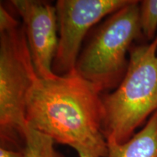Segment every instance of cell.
<instances>
[{"instance_id":"6da1fadb","label":"cell","mask_w":157,"mask_h":157,"mask_svg":"<svg viewBox=\"0 0 157 157\" xmlns=\"http://www.w3.org/2000/svg\"><path fill=\"white\" fill-rule=\"evenodd\" d=\"M102 93L76 72L37 80L29 94L28 127L91 157H107Z\"/></svg>"},{"instance_id":"7a4b0ae2","label":"cell","mask_w":157,"mask_h":157,"mask_svg":"<svg viewBox=\"0 0 157 157\" xmlns=\"http://www.w3.org/2000/svg\"><path fill=\"white\" fill-rule=\"evenodd\" d=\"M105 139L127 142L157 111V35L148 43L133 45L124 77L102 95Z\"/></svg>"},{"instance_id":"3957f363","label":"cell","mask_w":157,"mask_h":157,"mask_svg":"<svg viewBox=\"0 0 157 157\" xmlns=\"http://www.w3.org/2000/svg\"><path fill=\"white\" fill-rule=\"evenodd\" d=\"M38 79L23 23L0 30L1 147L23 151L27 101Z\"/></svg>"},{"instance_id":"277c9868","label":"cell","mask_w":157,"mask_h":157,"mask_svg":"<svg viewBox=\"0 0 157 157\" xmlns=\"http://www.w3.org/2000/svg\"><path fill=\"white\" fill-rule=\"evenodd\" d=\"M140 36L139 1L131 0L95 29L78 56L76 74L101 93L115 90L126 74L133 43Z\"/></svg>"},{"instance_id":"5b68a950","label":"cell","mask_w":157,"mask_h":157,"mask_svg":"<svg viewBox=\"0 0 157 157\" xmlns=\"http://www.w3.org/2000/svg\"><path fill=\"white\" fill-rule=\"evenodd\" d=\"M131 0H58V45L52 65L57 76L76 71L82 43L90 29Z\"/></svg>"},{"instance_id":"8992f818","label":"cell","mask_w":157,"mask_h":157,"mask_svg":"<svg viewBox=\"0 0 157 157\" xmlns=\"http://www.w3.org/2000/svg\"><path fill=\"white\" fill-rule=\"evenodd\" d=\"M23 21L35 70L39 78L56 77L52 65L58 45L56 6L39 0H13Z\"/></svg>"},{"instance_id":"52a82bcc","label":"cell","mask_w":157,"mask_h":157,"mask_svg":"<svg viewBox=\"0 0 157 157\" xmlns=\"http://www.w3.org/2000/svg\"><path fill=\"white\" fill-rule=\"evenodd\" d=\"M107 157H157V111L127 142L107 140Z\"/></svg>"},{"instance_id":"ba28073f","label":"cell","mask_w":157,"mask_h":157,"mask_svg":"<svg viewBox=\"0 0 157 157\" xmlns=\"http://www.w3.org/2000/svg\"><path fill=\"white\" fill-rule=\"evenodd\" d=\"M55 144L50 137L28 127L23 148L24 157H63Z\"/></svg>"},{"instance_id":"9c48e42d","label":"cell","mask_w":157,"mask_h":157,"mask_svg":"<svg viewBox=\"0 0 157 157\" xmlns=\"http://www.w3.org/2000/svg\"><path fill=\"white\" fill-rule=\"evenodd\" d=\"M139 21L143 36L151 42L157 35V0L139 1Z\"/></svg>"},{"instance_id":"30bf717a","label":"cell","mask_w":157,"mask_h":157,"mask_svg":"<svg viewBox=\"0 0 157 157\" xmlns=\"http://www.w3.org/2000/svg\"><path fill=\"white\" fill-rule=\"evenodd\" d=\"M0 157H24V154H23V151L1 147L0 148Z\"/></svg>"},{"instance_id":"8fae6325","label":"cell","mask_w":157,"mask_h":157,"mask_svg":"<svg viewBox=\"0 0 157 157\" xmlns=\"http://www.w3.org/2000/svg\"><path fill=\"white\" fill-rule=\"evenodd\" d=\"M78 157H91L89 155L84 154V153H77Z\"/></svg>"}]
</instances>
